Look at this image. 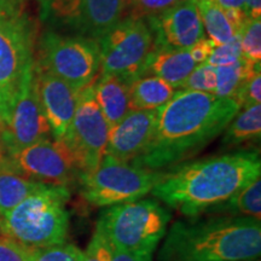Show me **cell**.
<instances>
[{
	"instance_id": "6da1fadb",
	"label": "cell",
	"mask_w": 261,
	"mask_h": 261,
	"mask_svg": "<svg viewBox=\"0 0 261 261\" xmlns=\"http://www.w3.org/2000/svg\"><path fill=\"white\" fill-rule=\"evenodd\" d=\"M241 107L233 98L180 90L158 110L154 135L132 163L162 171L185 162L221 135Z\"/></svg>"
},
{
	"instance_id": "7a4b0ae2",
	"label": "cell",
	"mask_w": 261,
	"mask_h": 261,
	"mask_svg": "<svg viewBox=\"0 0 261 261\" xmlns=\"http://www.w3.org/2000/svg\"><path fill=\"white\" fill-rule=\"evenodd\" d=\"M259 178V150H241L163 169V177L151 194L185 217L195 218Z\"/></svg>"
},
{
	"instance_id": "3957f363",
	"label": "cell",
	"mask_w": 261,
	"mask_h": 261,
	"mask_svg": "<svg viewBox=\"0 0 261 261\" xmlns=\"http://www.w3.org/2000/svg\"><path fill=\"white\" fill-rule=\"evenodd\" d=\"M165 237L159 261H247L261 255V223L250 217L177 220Z\"/></svg>"
},
{
	"instance_id": "277c9868",
	"label": "cell",
	"mask_w": 261,
	"mask_h": 261,
	"mask_svg": "<svg viewBox=\"0 0 261 261\" xmlns=\"http://www.w3.org/2000/svg\"><path fill=\"white\" fill-rule=\"evenodd\" d=\"M68 187L41 184L11 211L0 214V233L28 249L67 242Z\"/></svg>"
},
{
	"instance_id": "5b68a950",
	"label": "cell",
	"mask_w": 261,
	"mask_h": 261,
	"mask_svg": "<svg viewBox=\"0 0 261 261\" xmlns=\"http://www.w3.org/2000/svg\"><path fill=\"white\" fill-rule=\"evenodd\" d=\"M171 219L163 205L148 198L112 205L100 214L97 228L119 249L152 255L166 236Z\"/></svg>"
},
{
	"instance_id": "8992f818",
	"label": "cell",
	"mask_w": 261,
	"mask_h": 261,
	"mask_svg": "<svg viewBox=\"0 0 261 261\" xmlns=\"http://www.w3.org/2000/svg\"><path fill=\"white\" fill-rule=\"evenodd\" d=\"M163 177L162 171L143 168L104 155L92 172L80 173V194L94 207L138 201L151 192Z\"/></svg>"
},
{
	"instance_id": "52a82bcc",
	"label": "cell",
	"mask_w": 261,
	"mask_h": 261,
	"mask_svg": "<svg viewBox=\"0 0 261 261\" xmlns=\"http://www.w3.org/2000/svg\"><path fill=\"white\" fill-rule=\"evenodd\" d=\"M38 67L81 91L92 84L100 69L99 42L81 35L47 31L40 41Z\"/></svg>"
},
{
	"instance_id": "ba28073f",
	"label": "cell",
	"mask_w": 261,
	"mask_h": 261,
	"mask_svg": "<svg viewBox=\"0 0 261 261\" xmlns=\"http://www.w3.org/2000/svg\"><path fill=\"white\" fill-rule=\"evenodd\" d=\"M102 74H115L132 83L143 75L154 47L152 33L144 18L129 16L99 40Z\"/></svg>"
},
{
	"instance_id": "9c48e42d",
	"label": "cell",
	"mask_w": 261,
	"mask_h": 261,
	"mask_svg": "<svg viewBox=\"0 0 261 261\" xmlns=\"http://www.w3.org/2000/svg\"><path fill=\"white\" fill-rule=\"evenodd\" d=\"M33 46L34 32L23 15L0 17V125L9 115L25 71L35 63Z\"/></svg>"
},
{
	"instance_id": "30bf717a",
	"label": "cell",
	"mask_w": 261,
	"mask_h": 261,
	"mask_svg": "<svg viewBox=\"0 0 261 261\" xmlns=\"http://www.w3.org/2000/svg\"><path fill=\"white\" fill-rule=\"evenodd\" d=\"M34 65L25 71L9 115L0 125V146L5 154L51 137L38 94Z\"/></svg>"
},
{
	"instance_id": "8fae6325",
	"label": "cell",
	"mask_w": 261,
	"mask_h": 261,
	"mask_svg": "<svg viewBox=\"0 0 261 261\" xmlns=\"http://www.w3.org/2000/svg\"><path fill=\"white\" fill-rule=\"evenodd\" d=\"M109 129L94 98L93 84H90L80 91L73 121L63 138L80 173L92 172L99 166L106 154Z\"/></svg>"
},
{
	"instance_id": "7c38bea8",
	"label": "cell",
	"mask_w": 261,
	"mask_h": 261,
	"mask_svg": "<svg viewBox=\"0 0 261 261\" xmlns=\"http://www.w3.org/2000/svg\"><path fill=\"white\" fill-rule=\"evenodd\" d=\"M5 155L12 171L42 184L68 187L80 174L74 156L63 139L50 137Z\"/></svg>"
},
{
	"instance_id": "4fadbf2b",
	"label": "cell",
	"mask_w": 261,
	"mask_h": 261,
	"mask_svg": "<svg viewBox=\"0 0 261 261\" xmlns=\"http://www.w3.org/2000/svg\"><path fill=\"white\" fill-rule=\"evenodd\" d=\"M152 33L154 48L189 50L204 38L196 0H180L177 4L144 18Z\"/></svg>"
},
{
	"instance_id": "5bb4252c",
	"label": "cell",
	"mask_w": 261,
	"mask_h": 261,
	"mask_svg": "<svg viewBox=\"0 0 261 261\" xmlns=\"http://www.w3.org/2000/svg\"><path fill=\"white\" fill-rule=\"evenodd\" d=\"M38 94L55 139H63L76 110L80 91L50 71L34 65Z\"/></svg>"
},
{
	"instance_id": "9a60e30c",
	"label": "cell",
	"mask_w": 261,
	"mask_h": 261,
	"mask_svg": "<svg viewBox=\"0 0 261 261\" xmlns=\"http://www.w3.org/2000/svg\"><path fill=\"white\" fill-rule=\"evenodd\" d=\"M158 110H129L110 127L106 154L121 162H132L144 151L154 135Z\"/></svg>"
},
{
	"instance_id": "2e32d148",
	"label": "cell",
	"mask_w": 261,
	"mask_h": 261,
	"mask_svg": "<svg viewBox=\"0 0 261 261\" xmlns=\"http://www.w3.org/2000/svg\"><path fill=\"white\" fill-rule=\"evenodd\" d=\"M195 68L196 63L189 50L152 47L143 75H154L168 83L173 89H181V85Z\"/></svg>"
},
{
	"instance_id": "e0dca14e",
	"label": "cell",
	"mask_w": 261,
	"mask_h": 261,
	"mask_svg": "<svg viewBox=\"0 0 261 261\" xmlns=\"http://www.w3.org/2000/svg\"><path fill=\"white\" fill-rule=\"evenodd\" d=\"M93 92L110 127L121 121L130 110V83L120 75L102 74L93 83Z\"/></svg>"
},
{
	"instance_id": "ac0fdd59",
	"label": "cell",
	"mask_w": 261,
	"mask_h": 261,
	"mask_svg": "<svg viewBox=\"0 0 261 261\" xmlns=\"http://www.w3.org/2000/svg\"><path fill=\"white\" fill-rule=\"evenodd\" d=\"M40 18L50 31H63L70 35L87 37L84 0H39Z\"/></svg>"
},
{
	"instance_id": "d6986e66",
	"label": "cell",
	"mask_w": 261,
	"mask_h": 261,
	"mask_svg": "<svg viewBox=\"0 0 261 261\" xmlns=\"http://www.w3.org/2000/svg\"><path fill=\"white\" fill-rule=\"evenodd\" d=\"M175 89L154 75H143L130 83V110H159L174 96Z\"/></svg>"
},
{
	"instance_id": "ffe728a7",
	"label": "cell",
	"mask_w": 261,
	"mask_h": 261,
	"mask_svg": "<svg viewBox=\"0 0 261 261\" xmlns=\"http://www.w3.org/2000/svg\"><path fill=\"white\" fill-rule=\"evenodd\" d=\"M87 38L99 42L110 29L121 21L122 0H84Z\"/></svg>"
},
{
	"instance_id": "44dd1931",
	"label": "cell",
	"mask_w": 261,
	"mask_h": 261,
	"mask_svg": "<svg viewBox=\"0 0 261 261\" xmlns=\"http://www.w3.org/2000/svg\"><path fill=\"white\" fill-rule=\"evenodd\" d=\"M261 135V106H253L242 108L237 113L232 121L228 123L223 137L224 148L236 146L250 140L260 139Z\"/></svg>"
},
{
	"instance_id": "7402d4cb",
	"label": "cell",
	"mask_w": 261,
	"mask_h": 261,
	"mask_svg": "<svg viewBox=\"0 0 261 261\" xmlns=\"http://www.w3.org/2000/svg\"><path fill=\"white\" fill-rule=\"evenodd\" d=\"M260 63H253L244 57H241L233 64L215 68L217 87L213 94L221 98H233L240 87L260 73Z\"/></svg>"
},
{
	"instance_id": "603a6c76",
	"label": "cell",
	"mask_w": 261,
	"mask_h": 261,
	"mask_svg": "<svg viewBox=\"0 0 261 261\" xmlns=\"http://www.w3.org/2000/svg\"><path fill=\"white\" fill-rule=\"evenodd\" d=\"M212 213H228L233 217H250L260 220L261 217V179L255 180L244 187L237 194L231 196L223 203L211 208Z\"/></svg>"
},
{
	"instance_id": "cb8c5ba5",
	"label": "cell",
	"mask_w": 261,
	"mask_h": 261,
	"mask_svg": "<svg viewBox=\"0 0 261 261\" xmlns=\"http://www.w3.org/2000/svg\"><path fill=\"white\" fill-rule=\"evenodd\" d=\"M203 29L215 45L231 41L236 37L225 10L215 0H196Z\"/></svg>"
},
{
	"instance_id": "d4e9b609",
	"label": "cell",
	"mask_w": 261,
	"mask_h": 261,
	"mask_svg": "<svg viewBox=\"0 0 261 261\" xmlns=\"http://www.w3.org/2000/svg\"><path fill=\"white\" fill-rule=\"evenodd\" d=\"M40 184L11 169L0 172V214L11 211Z\"/></svg>"
},
{
	"instance_id": "484cf974",
	"label": "cell",
	"mask_w": 261,
	"mask_h": 261,
	"mask_svg": "<svg viewBox=\"0 0 261 261\" xmlns=\"http://www.w3.org/2000/svg\"><path fill=\"white\" fill-rule=\"evenodd\" d=\"M29 261H84V252L71 243L29 249Z\"/></svg>"
},
{
	"instance_id": "4316f807",
	"label": "cell",
	"mask_w": 261,
	"mask_h": 261,
	"mask_svg": "<svg viewBox=\"0 0 261 261\" xmlns=\"http://www.w3.org/2000/svg\"><path fill=\"white\" fill-rule=\"evenodd\" d=\"M241 47L242 57L253 63L261 61V19H249L241 32Z\"/></svg>"
},
{
	"instance_id": "83f0119b",
	"label": "cell",
	"mask_w": 261,
	"mask_h": 261,
	"mask_svg": "<svg viewBox=\"0 0 261 261\" xmlns=\"http://www.w3.org/2000/svg\"><path fill=\"white\" fill-rule=\"evenodd\" d=\"M215 87H217V70L205 62L196 67L181 85L182 90L207 93H214Z\"/></svg>"
},
{
	"instance_id": "f1b7e54d",
	"label": "cell",
	"mask_w": 261,
	"mask_h": 261,
	"mask_svg": "<svg viewBox=\"0 0 261 261\" xmlns=\"http://www.w3.org/2000/svg\"><path fill=\"white\" fill-rule=\"evenodd\" d=\"M241 57H242L241 35H236L231 41L217 45L205 63L211 64L214 68L225 67V65L236 63Z\"/></svg>"
},
{
	"instance_id": "f546056e",
	"label": "cell",
	"mask_w": 261,
	"mask_h": 261,
	"mask_svg": "<svg viewBox=\"0 0 261 261\" xmlns=\"http://www.w3.org/2000/svg\"><path fill=\"white\" fill-rule=\"evenodd\" d=\"M233 99L242 108L260 104L261 102V75L257 73L244 83L234 94Z\"/></svg>"
},
{
	"instance_id": "4dcf8cb0",
	"label": "cell",
	"mask_w": 261,
	"mask_h": 261,
	"mask_svg": "<svg viewBox=\"0 0 261 261\" xmlns=\"http://www.w3.org/2000/svg\"><path fill=\"white\" fill-rule=\"evenodd\" d=\"M180 0H136L135 5L132 6L133 17L145 18L148 16L158 15L177 4Z\"/></svg>"
},
{
	"instance_id": "1f68e13d",
	"label": "cell",
	"mask_w": 261,
	"mask_h": 261,
	"mask_svg": "<svg viewBox=\"0 0 261 261\" xmlns=\"http://www.w3.org/2000/svg\"><path fill=\"white\" fill-rule=\"evenodd\" d=\"M84 261H110L109 246L97 227L89 247L84 252Z\"/></svg>"
},
{
	"instance_id": "d6a6232c",
	"label": "cell",
	"mask_w": 261,
	"mask_h": 261,
	"mask_svg": "<svg viewBox=\"0 0 261 261\" xmlns=\"http://www.w3.org/2000/svg\"><path fill=\"white\" fill-rule=\"evenodd\" d=\"M0 261H29V249L8 237L0 236Z\"/></svg>"
},
{
	"instance_id": "836d02e7",
	"label": "cell",
	"mask_w": 261,
	"mask_h": 261,
	"mask_svg": "<svg viewBox=\"0 0 261 261\" xmlns=\"http://www.w3.org/2000/svg\"><path fill=\"white\" fill-rule=\"evenodd\" d=\"M215 46H217V45H215L210 38H202L198 41H196L195 44L189 48V52H190L195 63L201 64L204 63V62L208 60V57L211 56V54L213 52Z\"/></svg>"
},
{
	"instance_id": "e575fe53",
	"label": "cell",
	"mask_w": 261,
	"mask_h": 261,
	"mask_svg": "<svg viewBox=\"0 0 261 261\" xmlns=\"http://www.w3.org/2000/svg\"><path fill=\"white\" fill-rule=\"evenodd\" d=\"M108 242V241H107ZM110 252V261H152V255H142L119 249L108 242Z\"/></svg>"
},
{
	"instance_id": "d590c367",
	"label": "cell",
	"mask_w": 261,
	"mask_h": 261,
	"mask_svg": "<svg viewBox=\"0 0 261 261\" xmlns=\"http://www.w3.org/2000/svg\"><path fill=\"white\" fill-rule=\"evenodd\" d=\"M21 12L19 6L15 0H0V17H14Z\"/></svg>"
},
{
	"instance_id": "8d00e7d4",
	"label": "cell",
	"mask_w": 261,
	"mask_h": 261,
	"mask_svg": "<svg viewBox=\"0 0 261 261\" xmlns=\"http://www.w3.org/2000/svg\"><path fill=\"white\" fill-rule=\"evenodd\" d=\"M243 10L249 19L260 18L261 17V0H247Z\"/></svg>"
},
{
	"instance_id": "74e56055",
	"label": "cell",
	"mask_w": 261,
	"mask_h": 261,
	"mask_svg": "<svg viewBox=\"0 0 261 261\" xmlns=\"http://www.w3.org/2000/svg\"><path fill=\"white\" fill-rule=\"evenodd\" d=\"M6 169H11V166H10L8 156L5 155L4 150L0 149V172L6 171ZM12 171V169H11Z\"/></svg>"
},
{
	"instance_id": "f35d334b",
	"label": "cell",
	"mask_w": 261,
	"mask_h": 261,
	"mask_svg": "<svg viewBox=\"0 0 261 261\" xmlns=\"http://www.w3.org/2000/svg\"><path fill=\"white\" fill-rule=\"evenodd\" d=\"M123 5H125V8H132L133 5H135L136 0H122Z\"/></svg>"
},
{
	"instance_id": "ab89813d",
	"label": "cell",
	"mask_w": 261,
	"mask_h": 261,
	"mask_svg": "<svg viewBox=\"0 0 261 261\" xmlns=\"http://www.w3.org/2000/svg\"><path fill=\"white\" fill-rule=\"evenodd\" d=\"M15 2H16V3H17V4H18L19 6H21L22 4H23V3H24V2H27V0H15Z\"/></svg>"
},
{
	"instance_id": "60d3db41",
	"label": "cell",
	"mask_w": 261,
	"mask_h": 261,
	"mask_svg": "<svg viewBox=\"0 0 261 261\" xmlns=\"http://www.w3.org/2000/svg\"><path fill=\"white\" fill-rule=\"evenodd\" d=\"M247 261H260V260L256 259V260H247Z\"/></svg>"
},
{
	"instance_id": "b9f144b4",
	"label": "cell",
	"mask_w": 261,
	"mask_h": 261,
	"mask_svg": "<svg viewBox=\"0 0 261 261\" xmlns=\"http://www.w3.org/2000/svg\"><path fill=\"white\" fill-rule=\"evenodd\" d=\"M0 149H2V146H0Z\"/></svg>"
}]
</instances>
